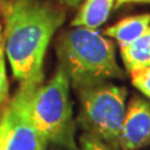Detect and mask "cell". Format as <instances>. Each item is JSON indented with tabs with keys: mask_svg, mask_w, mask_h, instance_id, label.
Listing matches in <instances>:
<instances>
[{
	"mask_svg": "<svg viewBox=\"0 0 150 150\" xmlns=\"http://www.w3.org/2000/svg\"><path fill=\"white\" fill-rule=\"evenodd\" d=\"M2 41L13 76L20 82L43 77L46 50L64 22L62 8L47 0H0Z\"/></svg>",
	"mask_w": 150,
	"mask_h": 150,
	"instance_id": "1",
	"label": "cell"
},
{
	"mask_svg": "<svg viewBox=\"0 0 150 150\" xmlns=\"http://www.w3.org/2000/svg\"><path fill=\"white\" fill-rule=\"evenodd\" d=\"M59 66L77 92L112 79H123L112 41L97 29L75 27L60 35L56 45Z\"/></svg>",
	"mask_w": 150,
	"mask_h": 150,
	"instance_id": "2",
	"label": "cell"
},
{
	"mask_svg": "<svg viewBox=\"0 0 150 150\" xmlns=\"http://www.w3.org/2000/svg\"><path fill=\"white\" fill-rule=\"evenodd\" d=\"M69 89V78L58 66L50 81L37 89L32 109L37 129L43 139L68 150H77Z\"/></svg>",
	"mask_w": 150,
	"mask_h": 150,
	"instance_id": "3",
	"label": "cell"
},
{
	"mask_svg": "<svg viewBox=\"0 0 150 150\" xmlns=\"http://www.w3.org/2000/svg\"><path fill=\"white\" fill-rule=\"evenodd\" d=\"M78 95L80 98L78 120L85 132L117 149L126 115V88L103 83L79 91Z\"/></svg>",
	"mask_w": 150,
	"mask_h": 150,
	"instance_id": "4",
	"label": "cell"
},
{
	"mask_svg": "<svg viewBox=\"0 0 150 150\" xmlns=\"http://www.w3.org/2000/svg\"><path fill=\"white\" fill-rule=\"evenodd\" d=\"M43 77L20 82V87L5 107L8 134L6 150H45L47 141L37 129L33 118V97Z\"/></svg>",
	"mask_w": 150,
	"mask_h": 150,
	"instance_id": "5",
	"label": "cell"
},
{
	"mask_svg": "<svg viewBox=\"0 0 150 150\" xmlns=\"http://www.w3.org/2000/svg\"><path fill=\"white\" fill-rule=\"evenodd\" d=\"M150 145V103L134 97L126 110L119 147L122 150H138Z\"/></svg>",
	"mask_w": 150,
	"mask_h": 150,
	"instance_id": "6",
	"label": "cell"
},
{
	"mask_svg": "<svg viewBox=\"0 0 150 150\" xmlns=\"http://www.w3.org/2000/svg\"><path fill=\"white\" fill-rule=\"evenodd\" d=\"M150 27V13L127 17L106 29L105 35L117 40L120 47L134 41Z\"/></svg>",
	"mask_w": 150,
	"mask_h": 150,
	"instance_id": "7",
	"label": "cell"
},
{
	"mask_svg": "<svg viewBox=\"0 0 150 150\" xmlns=\"http://www.w3.org/2000/svg\"><path fill=\"white\" fill-rule=\"evenodd\" d=\"M113 6L115 0H85L71 26L97 29L107 21Z\"/></svg>",
	"mask_w": 150,
	"mask_h": 150,
	"instance_id": "8",
	"label": "cell"
},
{
	"mask_svg": "<svg viewBox=\"0 0 150 150\" xmlns=\"http://www.w3.org/2000/svg\"><path fill=\"white\" fill-rule=\"evenodd\" d=\"M120 54L129 74L150 66V27L134 41L120 47Z\"/></svg>",
	"mask_w": 150,
	"mask_h": 150,
	"instance_id": "9",
	"label": "cell"
},
{
	"mask_svg": "<svg viewBox=\"0 0 150 150\" xmlns=\"http://www.w3.org/2000/svg\"><path fill=\"white\" fill-rule=\"evenodd\" d=\"M130 75L132 85L150 98V66L134 70L130 72Z\"/></svg>",
	"mask_w": 150,
	"mask_h": 150,
	"instance_id": "10",
	"label": "cell"
},
{
	"mask_svg": "<svg viewBox=\"0 0 150 150\" xmlns=\"http://www.w3.org/2000/svg\"><path fill=\"white\" fill-rule=\"evenodd\" d=\"M79 142H80V150H116L113 147L102 141L100 138L88 132L81 134Z\"/></svg>",
	"mask_w": 150,
	"mask_h": 150,
	"instance_id": "11",
	"label": "cell"
},
{
	"mask_svg": "<svg viewBox=\"0 0 150 150\" xmlns=\"http://www.w3.org/2000/svg\"><path fill=\"white\" fill-rule=\"evenodd\" d=\"M8 78L6 71L5 62V45L4 41H0V106L6 101L8 97Z\"/></svg>",
	"mask_w": 150,
	"mask_h": 150,
	"instance_id": "12",
	"label": "cell"
},
{
	"mask_svg": "<svg viewBox=\"0 0 150 150\" xmlns=\"http://www.w3.org/2000/svg\"><path fill=\"white\" fill-rule=\"evenodd\" d=\"M7 134H8V121H7L6 110L4 109L0 113V150H6Z\"/></svg>",
	"mask_w": 150,
	"mask_h": 150,
	"instance_id": "13",
	"label": "cell"
},
{
	"mask_svg": "<svg viewBox=\"0 0 150 150\" xmlns=\"http://www.w3.org/2000/svg\"><path fill=\"white\" fill-rule=\"evenodd\" d=\"M126 4H146L150 5V0H115V7L118 8Z\"/></svg>",
	"mask_w": 150,
	"mask_h": 150,
	"instance_id": "14",
	"label": "cell"
},
{
	"mask_svg": "<svg viewBox=\"0 0 150 150\" xmlns=\"http://www.w3.org/2000/svg\"><path fill=\"white\" fill-rule=\"evenodd\" d=\"M60 4L70 7V8H75L77 6H79L83 0H58Z\"/></svg>",
	"mask_w": 150,
	"mask_h": 150,
	"instance_id": "15",
	"label": "cell"
},
{
	"mask_svg": "<svg viewBox=\"0 0 150 150\" xmlns=\"http://www.w3.org/2000/svg\"><path fill=\"white\" fill-rule=\"evenodd\" d=\"M2 40V30H1V26H0V41Z\"/></svg>",
	"mask_w": 150,
	"mask_h": 150,
	"instance_id": "16",
	"label": "cell"
}]
</instances>
